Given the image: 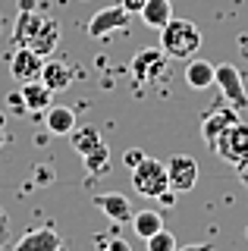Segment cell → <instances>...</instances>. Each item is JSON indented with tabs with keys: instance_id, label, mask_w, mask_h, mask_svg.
<instances>
[{
	"instance_id": "1",
	"label": "cell",
	"mask_w": 248,
	"mask_h": 251,
	"mask_svg": "<svg viewBox=\"0 0 248 251\" xmlns=\"http://www.w3.org/2000/svg\"><path fill=\"white\" fill-rule=\"evenodd\" d=\"M13 44L32 47L41 57H50L60 44V22L53 16L32 10V6H22V13L16 16V28H13Z\"/></svg>"
},
{
	"instance_id": "2",
	"label": "cell",
	"mask_w": 248,
	"mask_h": 251,
	"mask_svg": "<svg viewBox=\"0 0 248 251\" xmlns=\"http://www.w3.org/2000/svg\"><path fill=\"white\" fill-rule=\"evenodd\" d=\"M160 50L170 60H192L201 50V31L189 19H170L160 28Z\"/></svg>"
},
{
	"instance_id": "3",
	"label": "cell",
	"mask_w": 248,
	"mask_h": 251,
	"mask_svg": "<svg viewBox=\"0 0 248 251\" xmlns=\"http://www.w3.org/2000/svg\"><path fill=\"white\" fill-rule=\"evenodd\" d=\"M129 73L138 85H164L170 78V57L160 47H142L129 63Z\"/></svg>"
},
{
	"instance_id": "4",
	"label": "cell",
	"mask_w": 248,
	"mask_h": 251,
	"mask_svg": "<svg viewBox=\"0 0 248 251\" xmlns=\"http://www.w3.org/2000/svg\"><path fill=\"white\" fill-rule=\"evenodd\" d=\"M132 173V185L138 195H145V198H160V195L170 188V176H167V163L157 160V157H148L145 154V160L138 163V167L129 170Z\"/></svg>"
},
{
	"instance_id": "5",
	"label": "cell",
	"mask_w": 248,
	"mask_h": 251,
	"mask_svg": "<svg viewBox=\"0 0 248 251\" xmlns=\"http://www.w3.org/2000/svg\"><path fill=\"white\" fill-rule=\"evenodd\" d=\"M211 148H214V154H220L223 160H229L232 167H236L242 157H248V123L236 120L229 129H223L220 135H217V141Z\"/></svg>"
},
{
	"instance_id": "6",
	"label": "cell",
	"mask_w": 248,
	"mask_h": 251,
	"mask_svg": "<svg viewBox=\"0 0 248 251\" xmlns=\"http://www.w3.org/2000/svg\"><path fill=\"white\" fill-rule=\"evenodd\" d=\"M214 85L220 88L223 100L232 104L236 110H242L248 104V88H245V78L239 73L232 63H220V66H214Z\"/></svg>"
},
{
	"instance_id": "7",
	"label": "cell",
	"mask_w": 248,
	"mask_h": 251,
	"mask_svg": "<svg viewBox=\"0 0 248 251\" xmlns=\"http://www.w3.org/2000/svg\"><path fill=\"white\" fill-rule=\"evenodd\" d=\"M167 176H170V188L173 192H192L198 182V160L189 154H176L167 163Z\"/></svg>"
},
{
	"instance_id": "8",
	"label": "cell",
	"mask_w": 248,
	"mask_h": 251,
	"mask_svg": "<svg viewBox=\"0 0 248 251\" xmlns=\"http://www.w3.org/2000/svg\"><path fill=\"white\" fill-rule=\"evenodd\" d=\"M129 16H132V13L123 10V3L104 6V10H98V13L88 19V35H91V38H107V35H113V31H120V28L129 25Z\"/></svg>"
},
{
	"instance_id": "9",
	"label": "cell",
	"mask_w": 248,
	"mask_h": 251,
	"mask_svg": "<svg viewBox=\"0 0 248 251\" xmlns=\"http://www.w3.org/2000/svg\"><path fill=\"white\" fill-rule=\"evenodd\" d=\"M41 66H44V57L35 53L32 47H16L10 57V75L16 82H32V78H41Z\"/></svg>"
},
{
	"instance_id": "10",
	"label": "cell",
	"mask_w": 248,
	"mask_h": 251,
	"mask_svg": "<svg viewBox=\"0 0 248 251\" xmlns=\"http://www.w3.org/2000/svg\"><path fill=\"white\" fill-rule=\"evenodd\" d=\"M60 248H63V239L50 226H35L13 245V251H60Z\"/></svg>"
},
{
	"instance_id": "11",
	"label": "cell",
	"mask_w": 248,
	"mask_h": 251,
	"mask_svg": "<svg viewBox=\"0 0 248 251\" xmlns=\"http://www.w3.org/2000/svg\"><path fill=\"white\" fill-rule=\"evenodd\" d=\"M95 207L98 210H104L107 217L113 220L116 226H126L129 220H132V204H129L126 195H120V192H104V195H95Z\"/></svg>"
},
{
	"instance_id": "12",
	"label": "cell",
	"mask_w": 248,
	"mask_h": 251,
	"mask_svg": "<svg viewBox=\"0 0 248 251\" xmlns=\"http://www.w3.org/2000/svg\"><path fill=\"white\" fill-rule=\"evenodd\" d=\"M236 120H239V113H236V107H232V104H223V107L217 104L211 113L201 120V135H204L207 145H214L217 135H220L223 129H229V126L236 123Z\"/></svg>"
},
{
	"instance_id": "13",
	"label": "cell",
	"mask_w": 248,
	"mask_h": 251,
	"mask_svg": "<svg viewBox=\"0 0 248 251\" xmlns=\"http://www.w3.org/2000/svg\"><path fill=\"white\" fill-rule=\"evenodd\" d=\"M50 88L41 82V78H32V82H22V107L32 110V113H44L50 107Z\"/></svg>"
},
{
	"instance_id": "14",
	"label": "cell",
	"mask_w": 248,
	"mask_h": 251,
	"mask_svg": "<svg viewBox=\"0 0 248 251\" xmlns=\"http://www.w3.org/2000/svg\"><path fill=\"white\" fill-rule=\"evenodd\" d=\"M41 82L48 85L50 91H66L69 85H73V69H69V63H63V60H48L41 66Z\"/></svg>"
},
{
	"instance_id": "15",
	"label": "cell",
	"mask_w": 248,
	"mask_h": 251,
	"mask_svg": "<svg viewBox=\"0 0 248 251\" xmlns=\"http://www.w3.org/2000/svg\"><path fill=\"white\" fill-rule=\"evenodd\" d=\"M145 19V25L148 28H164L170 19H173V0H145L142 13H138Z\"/></svg>"
},
{
	"instance_id": "16",
	"label": "cell",
	"mask_w": 248,
	"mask_h": 251,
	"mask_svg": "<svg viewBox=\"0 0 248 251\" xmlns=\"http://www.w3.org/2000/svg\"><path fill=\"white\" fill-rule=\"evenodd\" d=\"M189 66H185V85L189 88H211L214 85V63H207V60H198V57H192V60H185Z\"/></svg>"
},
{
	"instance_id": "17",
	"label": "cell",
	"mask_w": 248,
	"mask_h": 251,
	"mask_svg": "<svg viewBox=\"0 0 248 251\" xmlns=\"http://www.w3.org/2000/svg\"><path fill=\"white\" fill-rule=\"evenodd\" d=\"M132 229L138 239H151L157 229H164V217L157 214V210H138V214H132Z\"/></svg>"
},
{
	"instance_id": "18",
	"label": "cell",
	"mask_w": 248,
	"mask_h": 251,
	"mask_svg": "<svg viewBox=\"0 0 248 251\" xmlns=\"http://www.w3.org/2000/svg\"><path fill=\"white\" fill-rule=\"evenodd\" d=\"M48 129L53 135H69L75 129V113L69 107H48Z\"/></svg>"
},
{
	"instance_id": "19",
	"label": "cell",
	"mask_w": 248,
	"mask_h": 251,
	"mask_svg": "<svg viewBox=\"0 0 248 251\" xmlns=\"http://www.w3.org/2000/svg\"><path fill=\"white\" fill-rule=\"evenodd\" d=\"M69 138H73V148L79 154H88L95 145H100L104 141V135H100L98 126H75L73 132H69Z\"/></svg>"
},
{
	"instance_id": "20",
	"label": "cell",
	"mask_w": 248,
	"mask_h": 251,
	"mask_svg": "<svg viewBox=\"0 0 248 251\" xmlns=\"http://www.w3.org/2000/svg\"><path fill=\"white\" fill-rule=\"evenodd\" d=\"M82 160H85V170H88L91 176H104V173L110 170V148L100 141V145H95L88 154H82Z\"/></svg>"
},
{
	"instance_id": "21",
	"label": "cell",
	"mask_w": 248,
	"mask_h": 251,
	"mask_svg": "<svg viewBox=\"0 0 248 251\" xmlns=\"http://www.w3.org/2000/svg\"><path fill=\"white\" fill-rule=\"evenodd\" d=\"M148 251H176V235L170 229H157L151 239H145Z\"/></svg>"
},
{
	"instance_id": "22",
	"label": "cell",
	"mask_w": 248,
	"mask_h": 251,
	"mask_svg": "<svg viewBox=\"0 0 248 251\" xmlns=\"http://www.w3.org/2000/svg\"><path fill=\"white\" fill-rule=\"evenodd\" d=\"M142 160H145V151H138V148H129V151L123 154V163H126L129 170H132V167H138Z\"/></svg>"
},
{
	"instance_id": "23",
	"label": "cell",
	"mask_w": 248,
	"mask_h": 251,
	"mask_svg": "<svg viewBox=\"0 0 248 251\" xmlns=\"http://www.w3.org/2000/svg\"><path fill=\"white\" fill-rule=\"evenodd\" d=\"M104 251H132V245H129L126 239H120V235H116V239H107L104 242Z\"/></svg>"
},
{
	"instance_id": "24",
	"label": "cell",
	"mask_w": 248,
	"mask_h": 251,
	"mask_svg": "<svg viewBox=\"0 0 248 251\" xmlns=\"http://www.w3.org/2000/svg\"><path fill=\"white\" fill-rule=\"evenodd\" d=\"M236 176H239V182L248 188V157H242V160L236 163Z\"/></svg>"
},
{
	"instance_id": "25",
	"label": "cell",
	"mask_w": 248,
	"mask_h": 251,
	"mask_svg": "<svg viewBox=\"0 0 248 251\" xmlns=\"http://www.w3.org/2000/svg\"><path fill=\"white\" fill-rule=\"evenodd\" d=\"M120 3H123V10H126V13H142L145 0H120Z\"/></svg>"
},
{
	"instance_id": "26",
	"label": "cell",
	"mask_w": 248,
	"mask_h": 251,
	"mask_svg": "<svg viewBox=\"0 0 248 251\" xmlns=\"http://www.w3.org/2000/svg\"><path fill=\"white\" fill-rule=\"evenodd\" d=\"M6 229H10V217H6V210L0 207V242L6 239Z\"/></svg>"
},
{
	"instance_id": "27",
	"label": "cell",
	"mask_w": 248,
	"mask_h": 251,
	"mask_svg": "<svg viewBox=\"0 0 248 251\" xmlns=\"http://www.w3.org/2000/svg\"><path fill=\"white\" fill-rule=\"evenodd\" d=\"M176 251H214V245H207V242H198V245H185V248L176 245Z\"/></svg>"
},
{
	"instance_id": "28",
	"label": "cell",
	"mask_w": 248,
	"mask_h": 251,
	"mask_svg": "<svg viewBox=\"0 0 248 251\" xmlns=\"http://www.w3.org/2000/svg\"><path fill=\"white\" fill-rule=\"evenodd\" d=\"M157 201H160V204H167V207H173V204H176V195H173V188H167V192L160 195Z\"/></svg>"
},
{
	"instance_id": "29",
	"label": "cell",
	"mask_w": 248,
	"mask_h": 251,
	"mask_svg": "<svg viewBox=\"0 0 248 251\" xmlns=\"http://www.w3.org/2000/svg\"><path fill=\"white\" fill-rule=\"evenodd\" d=\"M6 145V135H3V132H0V148H3Z\"/></svg>"
},
{
	"instance_id": "30",
	"label": "cell",
	"mask_w": 248,
	"mask_h": 251,
	"mask_svg": "<svg viewBox=\"0 0 248 251\" xmlns=\"http://www.w3.org/2000/svg\"><path fill=\"white\" fill-rule=\"evenodd\" d=\"M0 126H3V116H0Z\"/></svg>"
},
{
	"instance_id": "31",
	"label": "cell",
	"mask_w": 248,
	"mask_h": 251,
	"mask_svg": "<svg viewBox=\"0 0 248 251\" xmlns=\"http://www.w3.org/2000/svg\"><path fill=\"white\" fill-rule=\"evenodd\" d=\"M245 88H248V78H245Z\"/></svg>"
}]
</instances>
